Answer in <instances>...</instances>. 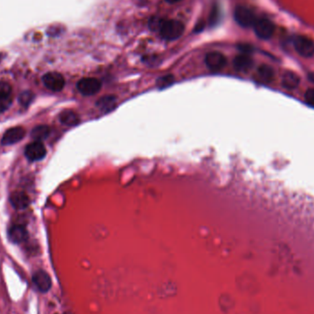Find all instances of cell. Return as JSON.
<instances>
[{
  "mask_svg": "<svg viewBox=\"0 0 314 314\" xmlns=\"http://www.w3.org/2000/svg\"><path fill=\"white\" fill-rule=\"evenodd\" d=\"M185 26L182 22L178 21H164L161 26V36L168 41H174L182 36Z\"/></svg>",
  "mask_w": 314,
  "mask_h": 314,
  "instance_id": "cell-1",
  "label": "cell"
},
{
  "mask_svg": "<svg viewBox=\"0 0 314 314\" xmlns=\"http://www.w3.org/2000/svg\"><path fill=\"white\" fill-rule=\"evenodd\" d=\"M293 45L296 51L304 58H311L314 55V42L310 37L298 35L294 38Z\"/></svg>",
  "mask_w": 314,
  "mask_h": 314,
  "instance_id": "cell-2",
  "label": "cell"
},
{
  "mask_svg": "<svg viewBox=\"0 0 314 314\" xmlns=\"http://www.w3.org/2000/svg\"><path fill=\"white\" fill-rule=\"evenodd\" d=\"M253 28L256 32V36L262 40L270 39L275 32L274 23L268 18L266 17L256 19Z\"/></svg>",
  "mask_w": 314,
  "mask_h": 314,
  "instance_id": "cell-3",
  "label": "cell"
},
{
  "mask_svg": "<svg viewBox=\"0 0 314 314\" xmlns=\"http://www.w3.org/2000/svg\"><path fill=\"white\" fill-rule=\"evenodd\" d=\"M234 19L242 28H250L254 26L257 18L249 7L239 6L234 10Z\"/></svg>",
  "mask_w": 314,
  "mask_h": 314,
  "instance_id": "cell-4",
  "label": "cell"
},
{
  "mask_svg": "<svg viewBox=\"0 0 314 314\" xmlns=\"http://www.w3.org/2000/svg\"><path fill=\"white\" fill-rule=\"evenodd\" d=\"M101 82L95 77H85L78 81L77 89L82 95L93 96L101 89Z\"/></svg>",
  "mask_w": 314,
  "mask_h": 314,
  "instance_id": "cell-5",
  "label": "cell"
},
{
  "mask_svg": "<svg viewBox=\"0 0 314 314\" xmlns=\"http://www.w3.org/2000/svg\"><path fill=\"white\" fill-rule=\"evenodd\" d=\"M43 81L46 88L54 92L61 91L66 85L64 76L61 73L56 72H51L44 74Z\"/></svg>",
  "mask_w": 314,
  "mask_h": 314,
  "instance_id": "cell-6",
  "label": "cell"
},
{
  "mask_svg": "<svg viewBox=\"0 0 314 314\" xmlns=\"http://www.w3.org/2000/svg\"><path fill=\"white\" fill-rule=\"evenodd\" d=\"M205 63L211 71L218 72L226 66L227 60L225 56L219 51H212L206 55Z\"/></svg>",
  "mask_w": 314,
  "mask_h": 314,
  "instance_id": "cell-7",
  "label": "cell"
},
{
  "mask_svg": "<svg viewBox=\"0 0 314 314\" xmlns=\"http://www.w3.org/2000/svg\"><path fill=\"white\" fill-rule=\"evenodd\" d=\"M25 155L30 161H39L44 159L46 155V149L42 142L34 141L25 148Z\"/></svg>",
  "mask_w": 314,
  "mask_h": 314,
  "instance_id": "cell-8",
  "label": "cell"
},
{
  "mask_svg": "<svg viewBox=\"0 0 314 314\" xmlns=\"http://www.w3.org/2000/svg\"><path fill=\"white\" fill-rule=\"evenodd\" d=\"M25 136V130L22 127H14L4 133L1 143L3 145H10L22 141Z\"/></svg>",
  "mask_w": 314,
  "mask_h": 314,
  "instance_id": "cell-9",
  "label": "cell"
},
{
  "mask_svg": "<svg viewBox=\"0 0 314 314\" xmlns=\"http://www.w3.org/2000/svg\"><path fill=\"white\" fill-rule=\"evenodd\" d=\"M33 283L42 292H47L51 287V280L48 273L44 270L37 271L32 277Z\"/></svg>",
  "mask_w": 314,
  "mask_h": 314,
  "instance_id": "cell-10",
  "label": "cell"
},
{
  "mask_svg": "<svg viewBox=\"0 0 314 314\" xmlns=\"http://www.w3.org/2000/svg\"><path fill=\"white\" fill-rule=\"evenodd\" d=\"M28 232L26 228L20 224L13 225L8 230V238L14 243H22L28 239Z\"/></svg>",
  "mask_w": 314,
  "mask_h": 314,
  "instance_id": "cell-11",
  "label": "cell"
},
{
  "mask_svg": "<svg viewBox=\"0 0 314 314\" xmlns=\"http://www.w3.org/2000/svg\"><path fill=\"white\" fill-rule=\"evenodd\" d=\"M11 205L17 210H24L29 204V198L27 194L22 191H16L9 197Z\"/></svg>",
  "mask_w": 314,
  "mask_h": 314,
  "instance_id": "cell-12",
  "label": "cell"
},
{
  "mask_svg": "<svg viewBox=\"0 0 314 314\" xmlns=\"http://www.w3.org/2000/svg\"><path fill=\"white\" fill-rule=\"evenodd\" d=\"M234 66L239 72H247L253 66V59L247 53H242L234 58Z\"/></svg>",
  "mask_w": 314,
  "mask_h": 314,
  "instance_id": "cell-13",
  "label": "cell"
},
{
  "mask_svg": "<svg viewBox=\"0 0 314 314\" xmlns=\"http://www.w3.org/2000/svg\"><path fill=\"white\" fill-rule=\"evenodd\" d=\"M117 104V97L113 95L104 96L97 101V106L105 113H109L115 108Z\"/></svg>",
  "mask_w": 314,
  "mask_h": 314,
  "instance_id": "cell-14",
  "label": "cell"
},
{
  "mask_svg": "<svg viewBox=\"0 0 314 314\" xmlns=\"http://www.w3.org/2000/svg\"><path fill=\"white\" fill-rule=\"evenodd\" d=\"M300 79L299 75L292 71H287L282 76V86L287 89L293 90L298 88Z\"/></svg>",
  "mask_w": 314,
  "mask_h": 314,
  "instance_id": "cell-15",
  "label": "cell"
},
{
  "mask_svg": "<svg viewBox=\"0 0 314 314\" xmlns=\"http://www.w3.org/2000/svg\"><path fill=\"white\" fill-rule=\"evenodd\" d=\"M59 120L63 124L66 125V126H75L78 124L80 121L79 116L72 110H65L63 111L60 116H59Z\"/></svg>",
  "mask_w": 314,
  "mask_h": 314,
  "instance_id": "cell-16",
  "label": "cell"
},
{
  "mask_svg": "<svg viewBox=\"0 0 314 314\" xmlns=\"http://www.w3.org/2000/svg\"><path fill=\"white\" fill-rule=\"evenodd\" d=\"M50 132H51V130L48 126L39 125L32 130L31 137L37 142H42L43 140L46 139L49 136Z\"/></svg>",
  "mask_w": 314,
  "mask_h": 314,
  "instance_id": "cell-17",
  "label": "cell"
},
{
  "mask_svg": "<svg viewBox=\"0 0 314 314\" xmlns=\"http://www.w3.org/2000/svg\"><path fill=\"white\" fill-rule=\"evenodd\" d=\"M257 74L261 80L266 82V83H269L273 80L274 75H275L273 68L267 65H262V66H259L257 69Z\"/></svg>",
  "mask_w": 314,
  "mask_h": 314,
  "instance_id": "cell-18",
  "label": "cell"
},
{
  "mask_svg": "<svg viewBox=\"0 0 314 314\" xmlns=\"http://www.w3.org/2000/svg\"><path fill=\"white\" fill-rule=\"evenodd\" d=\"M33 98H34V95L30 91H25L20 96L19 100L22 105L26 107L30 104V102L33 100Z\"/></svg>",
  "mask_w": 314,
  "mask_h": 314,
  "instance_id": "cell-19",
  "label": "cell"
},
{
  "mask_svg": "<svg viewBox=\"0 0 314 314\" xmlns=\"http://www.w3.org/2000/svg\"><path fill=\"white\" fill-rule=\"evenodd\" d=\"M12 92L11 86L4 81H0V97H10Z\"/></svg>",
  "mask_w": 314,
  "mask_h": 314,
  "instance_id": "cell-20",
  "label": "cell"
},
{
  "mask_svg": "<svg viewBox=\"0 0 314 314\" xmlns=\"http://www.w3.org/2000/svg\"><path fill=\"white\" fill-rule=\"evenodd\" d=\"M173 82H174L173 75H166V76L161 77L160 79L157 81V85L159 86L160 88H167L168 86L172 85Z\"/></svg>",
  "mask_w": 314,
  "mask_h": 314,
  "instance_id": "cell-21",
  "label": "cell"
},
{
  "mask_svg": "<svg viewBox=\"0 0 314 314\" xmlns=\"http://www.w3.org/2000/svg\"><path fill=\"white\" fill-rule=\"evenodd\" d=\"M164 21H165V20L160 19V18H157V17H154L153 19H151V21L149 22V27H150V29H153V30H158V31H159Z\"/></svg>",
  "mask_w": 314,
  "mask_h": 314,
  "instance_id": "cell-22",
  "label": "cell"
},
{
  "mask_svg": "<svg viewBox=\"0 0 314 314\" xmlns=\"http://www.w3.org/2000/svg\"><path fill=\"white\" fill-rule=\"evenodd\" d=\"M12 98L10 97H0V112L5 111L11 105Z\"/></svg>",
  "mask_w": 314,
  "mask_h": 314,
  "instance_id": "cell-23",
  "label": "cell"
},
{
  "mask_svg": "<svg viewBox=\"0 0 314 314\" xmlns=\"http://www.w3.org/2000/svg\"><path fill=\"white\" fill-rule=\"evenodd\" d=\"M304 99L309 106L314 108V88L308 89L304 95Z\"/></svg>",
  "mask_w": 314,
  "mask_h": 314,
  "instance_id": "cell-24",
  "label": "cell"
},
{
  "mask_svg": "<svg viewBox=\"0 0 314 314\" xmlns=\"http://www.w3.org/2000/svg\"><path fill=\"white\" fill-rule=\"evenodd\" d=\"M166 1H168V3L174 4V3H177V2H179V1H181V0H166Z\"/></svg>",
  "mask_w": 314,
  "mask_h": 314,
  "instance_id": "cell-25",
  "label": "cell"
},
{
  "mask_svg": "<svg viewBox=\"0 0 314 314\" xmlns=\"http://www.w3.org/2000/svg\"><path fill=\"white\" fill-rule=\"evenodd\" d=\"M69 314V313H66V314Z\"/></svg>",
  "mask_w": 314,
  "mask_h": 314,
  "instance_id": "cell-26",
  "label": "cell"
}]
</instances>
